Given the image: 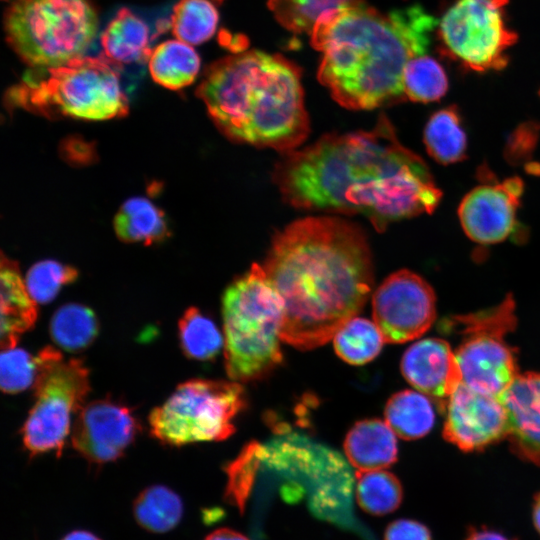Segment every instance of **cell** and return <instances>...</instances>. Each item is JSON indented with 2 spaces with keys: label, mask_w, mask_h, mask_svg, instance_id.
I'll list each match as a JSON object with an SVG mask.
<instances>
[{
  "label": "cell",
  "mask_w": 540,
  "mask_h": 540,
  "mask_svg": "<svg viewBox=\"0 0 540 540\" xmlns=\"http://www.w3.org/2000/svg\"><path fill=\"white\" fill-rule=\"evenodd\" d=\"M356 499L366 513L383 516L399 508L403 500V488L399 479L384 469L358 471Z\"/></svg>",
  "instance_id": "83f0119b"
},
{
  "label": "cell",
  "mask_w": 540,
  "mask_h": 540,
  "mask_svg": "<svg viewBox=\"0 0 540 540\" xmlns=\"http://www.w3.org/2000/svg\"><path fill=\"white\" fill-rule=\"evenodd\" d=\"M149 71L161 86L178 90L190 85L198 75L200 58L194 48L180 40H168L152 50Z\"/></svg>",
  "instance_id": "7402d4cb"
},
{
  "label": "cell",
  "mask_w": 540,
  "mask_h": 540,
  "mask_svg": "<svg viewBox=\"0 0 540 540\" xmlns=\"http://www.w3.org/2000/svg\"><path fill=\"white\" fill-rule=\"evenodd\" d=\"M372 315L387 343L414 340L436 318V296L429 283L410 270L390 274L372 298Z\"/></svg>",
  "instance_id": "7c38bea8"
},
{
  "label": "cell",
  "mask_w": 540,
  "mask_h": 540,
  "mask_svg": "<svg viewBox=\"0 0 540 540\" xmlns=\"http://www.w3.org/2000/svg\"><path fill=\"white\" fill-rule=\"evenodd\" d=\"M424 144L428 154L440 164L449 165L465 159L467 137L456 105L431 115L424 129Z\"/></svg>",
  "instance_id": "cb8c5ba5"
},
{
  "label": "cell",
  "mask_w": 540,
  "mask_h": 540,
  "mask_svg": "<svg viewBox=\"0 0 540 540\" xmlns=\"http://www.w3.org/2000/svg\"><path fill=\"white\" fill-rule=\"evenodd\" d=\"M463 339L455 351L463 383L500 397L519 375L513 348L505 336L516 326L512 295L491 308L457 316Z\"/></svg>",
  "instance_id": "8fae6325"
},
{
  "label": "cell",
  "mask_w": 540,
  "mask_h": 540,
  "mask_svg": "<svg viewBox=\"0 0 540 540\" xmlns=\"http://www.w3.org/2000/svg\"><path fill=\"white\" fill-rule=\"evenodd\" d=\"M35 401L21 429L31 456L61 454L70 431L71 416L79 412L90 391L89 370L80 359L64 360L48 346L38 353Z\"/></svg>",
  "instance_id": "9c48e42d"
},
{
  "label": "cell",
  "mask_w": 540,
  "mask_h": 540,
  "mask_svg": "<svg viewBox=\"0 0 540 540\" xmlns=\"http://www.w3.org/2000/svg\"><path fill=\"white\" fill-rule=\"evenodd\" d=\"M98 330L94 312L76 303L61 306L52 316L49 326L52 340L69 352L87 348L98 335Z\"/></svg>",
  "instance_id": "484cf974"
},
{
  "label": "cell",
  "mask_w": 540,
  "mask_h": 540,
  "mask_svg": "<svg viewBox=\"0 0 540 540\" xmlns=\"http://www.w3.org/2000/svg\"><path fill=\"white\" fill-rule=\"evenodd\" d=\"M437 23L419 4L386 13L365 2L327 11L311 32L322 53L318 79L347 109L403 102L405 67L427 52Z\"/></svg>",
  "instance_id": "3957f363"
},
{
  "label": "cell",
  "mask_w": 540,
  "mask_h": 540,
  "mask_svg": "<svg viewBox=\"0 0 540 540\" xmlns=\"http://www.w3.org/2000/svg\"><path fill=\"white\" fill-rule=\"evenodd\" d=\"M384 540H432L429 528L412 519H397L385 529Z\"/></svg>",
  "instance_id": "e575fe53"
},
{
  "label": "cell",
  "mask_w": 540,
  "mask_h": 540,
  "mask_svg": "<svg viewBox=\"0 0 540 540\" xmlns=\"http://www.w3.org/2000/svg\"><path fill=\"white\" fill-rule=\"evenodd\" d=\"M347 459L358 471L385 469L397 460L396 434L386 421H358L344 440Z\"/></svg>",
  "instance_id": "d6986e66"
},
{
  "label": "cell",
  "mask_w": 540,
  "mask_h": 540,
  "mask_svg": "<svg viewBox=\"0 0 540 540\" xmlns=\"http://www.w3.org/2000/svg\"><path fill=\"white\" fill-rule=\"evenodd\" d=\"M39 369V358L21 348L2 350L0 384L5 393L14 394L34 385Z\"/></svg>",
  "instance_id": "836d02e7"
},
{
  "label": "cell",
  "mask_w": 540,
  "mask_h": 540,
  "mask_svg": "<svg viewBox=\"0 0 540 540\" xmlns=\"http://www.w3.org/2000/svg\"><path fill=\"white\" fill-rule=\"evenodd\" d=\"M500 399L508 414L507 438L513 452L540 465V372L519 374Z\"/></svg>",
  "instance_id": "e0dca14e"
},
{
  "label": "cell",
  "mask_w": 540,
  "mask_h": 540,
  "mask_svg": "<svg viewBox=\"0 0 540 540\" xmlns=\"http://www.w3.org/2000/svg\"><path fill=\"white\" fill-rule=\"evenodd\" d=\"M245 407V390L237 381L191 379L151 411L150 432L169 446L221 441L235 432L234 419Z\"/></svg>",
  "instance_id": "ba28073f"
},
{
  "label": "cell",
  "mask_w": 540,
  "mask_h": 540,
  "mask_svg": "<svg viewBox=\"0 0 540 540\" xmlns=\"http://www.w3.org/2000/svg\"><path fill=\"white\" fill-rule=\"evenodd\" d=\"M532 520L536 531L540 535V491L534 498V503L532 507Z\"/></svg>",
  "instance_id": "f35d334b"
},
{
  "label": "cell",
  "mask_w": 540,
  "mask_h": 540,
  "mask_svg": "<svg viewBox=\"0 0 540 540\" xmlns=\"http://www.w3.org/2000/svg\"><path fill=\"white\" fill-rule=\"evenodd\" d=\"M77 276V270L69 265L44 260L28 270L25 284L36 303L45 304L52 301L61 287L74 281Z\"/></svg>",
  "instance_id": "d6a6232c"
},
{
  "label": "cell",
  "mask_w": 540,
  "mask_h": 540,
  "mask_svg": "<svg viewBox=\"0 0 540 540\" xmlns=\"http://www.w3.org/2000/svg\"><path fill=\"white\" fill-rule=\"evenodd\" d=\"M464 540H518L487 527H471Z\"/></svg>",
  "instance_id": "d590c367"
},
{
  "label": "cell",
  "mask_w": 540,
  "mask_h": 540,
  "mask_svg": "<svg viewBox=\"0 0 540 540\" xmlns=\"http://www.w3.org/2000/svg\"><path fill=\"white\" fill-rule=\"evenodd\" d=\"M224 364L237 382L264 378L283 360L284 301L263 266L254 263L222 298Z\"/></svg>",
  "instance_id": "5b68a950"
},
{
  "label": "cell",
  "mask_w": 540,
  "mask_h": 540,
  "mask_svg": "<svg viewBox=\"0 0 540 540\" xmlns=\"http://www.w3.org/2000/svg\"><path fill=\"white\" fill-rule=\"evenodd\" d=\"M230 140L286 153L308 136L301 71L278 54L249 50L210 65L197 89Z\"/></svg>",
  "instance_id": "277c9868"
},
{
  "label": "cell",
  "mask_w": 540,
  "mask_h": 540,
  "mask_svg": "<svg viewBox=\"0 0 540 540\" xmlns=\"http://www.w3.org/2000/svg\"><path fill=\"white\" fill-rule=\"evenodd\" d=\"M385 340L375 322L353 317L334 335L336 354L352 365H363L378 356Z\"/></svg>",
  "instance_id": "4316f807"
},
{
  "label": "cell",
  "mask_w": 540,
  "mask_h": 540,
  "mask_svg": "<svg viewBox=\"0 0 540 540\" xmlns=\"http://www.w3.org/2000/svg\"><path fill=\"white\" fill-rule=\"evenodd\" d=\"M445 405L443 436L462 451H479L508 437L509 419L500 397L461 383Z\"/></svg>",
  "instance_id": "9a60e30c"
},
{
  "label": "cell",
  "mask_w": 540,
  "mask_h": 540,
  "mask_svg": "<svg viewBox=\"0 0 540 540\" xmlns=\"http://www.w3.org/2000/svg\"><path fill=\"white\" fill-rule=\"evenodd\" d=\"M97 27L88 0H14L5 16L8 43L27 64L39 69L83 57Z\"/></svg>",
  "instance_id": "52a82bcc"
},
{
  "label": "cell",
  "mask_w": 540,
  "mask_h": 540,
  "mask_svg": "<svg viewBox=\"0 0 540 540\" xmlns=\"http://www.w3.org/2000/svg\"><path fill=\"white\" fill-rule=\"evenodd\" d=\"M406 99L430 103L442 99L448 91L449 81L442 65L428 55L411 59L403 74Z\"/></svg>",
  "instance_id": "f546056e"
},
{
  "label": "cell",
  "mask_w": 540,
  "mask_h": 540,
  "mask_svg": "<svg viewBox=\"0 0 540 540\" xmlns=\"http://www.w3.org/2000/svg\"><path fill=\"white\" fill-rule=\"evenodd\" d=\"M118 238L127 243L151 245L166 239L169 234L163 211L144 197L125 201L114 218Z\"/></svg>",
  "instance_id": "44dd1931"
},
{
  "label": "cell",
  "mask_w": 540,
  "mask_h": 540,
  "mask_svg": "<svg viewBox=\"0 0 540 540\" xmlns=\"http://www.w3.org/2000/svg\"><path fill=\"white\" fill-rule=\"evenodd\" d=\"M61 540H101L94 533L87 530H73L67 533Z\"/></svg>",
  "instance_id": "74e56055"
},
{
  "label": "cell",
  "mask_w": 540,
  "mask_h": 540,
  "mask_svg": "<svg viewBox=\"0 0 540 540\" xmlns=\"http://www.w3.org/2000/svg\"><path fill=\"white\" fill-rule=\"evenodd\" d=\"M101 45L110 63L127 65L149 60L147 24L128 9H121L101 35Z\"/></svg>",
  "instance_id": "ffe728a7"
},
{
  "label": "cell",
  "mask_w": 540,
  "mask_h": 540,
  "mask_svg": "<svg viewBox=\"0 0 540 540\" xmlns=\"http://www.w3.org/2000/svg\"><path fill=\"white\" fill-rule=\"evenodd\" d=\"M263 268L284 301L282 341L319 347L364 307L373 262L364 232L338 217H307L277 233Z\"/></svg>",
  "instance_id": "7a4b0ae2"
},
{
  "label": "cell",
  "mask_w": 540,
  "mask_h": 540,
  "mask_svg": "<svg viewBox=\"0 0 540 540\" xmlns=\"http://www.w3.org/2000/svg\"><path fill=\"white\" fill-rule=\"evenodd\" d=\"M400 368L415 390L444 403L463 383L456 353L440 338H425L412 344L403 354Z\"/></svg>",
  "instance_id": "2e32d148"
},
{
  "label": "cell",
  "mask_w": 540,
  "mask_h": 540,
  "mask_svg": "<svg viewBox=\"0 0 540 540\" xmlns=\"http://www.w3.org/2000/svg\"><path fill=\"white\" fill-rule=\"evenodd\" d=\"M183 511L180 496L163 485L145 488L133 502L136 522L152 533H165L175 528L182 519Z\"/></svg>",
  "instance_id": "d4e9b609"
},
{
  "label": "cell",
  "mask_w": 540,
  "mask_h": 540,
  "mask_svg": "<svg viewBox=\"0 0 540 540\" xmlns=\"http://www.w3.org/2000/svg\"><path fill=\"white\" fill-rule=\"evenodd\" d=\"M178 332L184 354L198 361L214 359L224 343L215 323L195 307L183 313L178 322Z\"/></svg>",
  "instance_id": "f1b7e54d"
},
{
  "label": "cell",
  "mask_w": 540,
  "mask_h": 540,
  "mask_svg": "<svg viewBox=\"0 0 540 540\" xmlns=\"http://www.w3.org/2000/svg\"><path fill=\"white\" fill-rule=\"evenodd\" d=\"M140 430L129 407L101 399L84 404L77 412L71 443L88 462L102 465L120 458Z\"/></svg>",
  "instance_id": "5bb4252c"
},
{
  "label": "cell",
  "mask_w": 540,
  "mask_h": 540,
  "mask_svg": "<svg viewBox=\"0 0 540 540\" xmlns=\"http://www.w3.org/2000/svg\"><path fill=\"white\" fill-rule=\"evenodd\" d=\"M385 421L403 440L424 437L434 426L435 413L428 396L417 390L393 394L385 405Z\"/></svg>",
  "instance_id": "603a6c76"
},
{
  "label": "cell",
  "mask_w": 540,
  "mask_h": 540,
  "mask_svg": "<svg viewBox=\"0 0 540 540\" xmlns=\"http://www.w3.org/2000/svg\"><path fill=\"white\" fill-rule=\"evenodd\" d=\"M106 58L81 57L40 69L8 92L10 104L46 117L107 120L128 112L118 73Z\"/></svg>",
  "instance_id": "8992f818"
},
{
  "label": "cell",
  "mask_w": 540,
  "mask_h": 540,
  "mask_svg": "<svg viewBox=\"0 0 540 540\" xmlns=\"http://www.w3.org/2000/svg\"><path fill=\"white\" fill-rule=\"evenodd\" d=\"M479 184L469 191L458 207L460 224L470 240L481 245L503 242L516 235L521 239L517 219L524 182L518 176L498 181L488 168L479 170Z\"/></svg>",
  "instance_id": "4fadbf2b"
},
{
  "label": "cell",
  "mask_w": 540,
  "mask_h": 540,
  "mask_svg": "<svg viewBox=\"0 0 540 540\" xmlns=\"http://www.w3.org/2000/svg\"><path fill=\"white\" fill-rule=\"evenodd\" d=\"M218 19L209 0H180L173 10L171 29L178 40L198 45L214 35Z\"/></svg>",
  "instance_id": "4dcf8cb0"
},
{
  "label": "cell",
  "mask_w": 540,
  "mask_h": 540,
  "mask_svg": "<svg viewBox=\"0 0 540 540\" xmlns=\"http://www.w3.org/2000/svg\"><path fill=\"white\" fill-rule=\"evenodd\" d=\"M204 540H250L242 533L230 529L220 528L208 534Z\"/></svg>",
  "instance_id": "8d00e7d4"
},
{
  "label": "cell",
  "mask_w": 540,
  "mask_h": 540,
  "mask_svg": "<svg viewBox=\"0 0 540 540\" xmlns=\"http://www.w3.org/2000/svg\"><path fill=\"white\" fill-rule=\"evenodd\" d=\"M0 287V343L2 350H5L16 347L21 334L34 326L37 308L17 263L5 255L1 257Z\"/></svg>",
  "instance_id": "ac0fdd59"
},
{
  "label": "cell",
  "mask_w": 540,
  "mask_h": 540,
  "mask_svg": "<svg viewBox=\"0 0 540 540\" xmlns=\"http://www.w3.org/2000/svg\"><path fill=\"white\" fill-rule=\"evenodd\" d=\"M273 181L293 207L362 214L378 232L431 214L442 197L427 163L400 143L384 114L372 130L327 134L283 153Z\"/></svg>",
  "instance_id": "6da1fadb"
},
{
  "label": "cell",
  "mask_w": 540,
  "mask_h": 540,
  "mask_svg": "<svg viewBox=\"0 0 540 540\" xmlns=\"http://www.w3.org/2000/svg\"><path fill=\"white\" fill-rule=\"evenodd\" d=\"M509 0H455L438 19V52L463 70L500 71L518 34L507 24Z\"/></svg>",
  "instance_id": "30bf717a"
},
{
  "label": "cell",
  "mask_w": 540,
  "mask_h": 540,
  "mask_svg": "<svg viewBox=\"0 0 540 540\" xmlns=\"http://www.w3.org/2000/svg\"><path fill=\"white\" fill-rule=\"evenodd\" d=\"M364 3V0H268L276 20L294 33H311L327 11Z\"/></svg>",
  "instance_id": "1f68e13d"
}]
</instances>
